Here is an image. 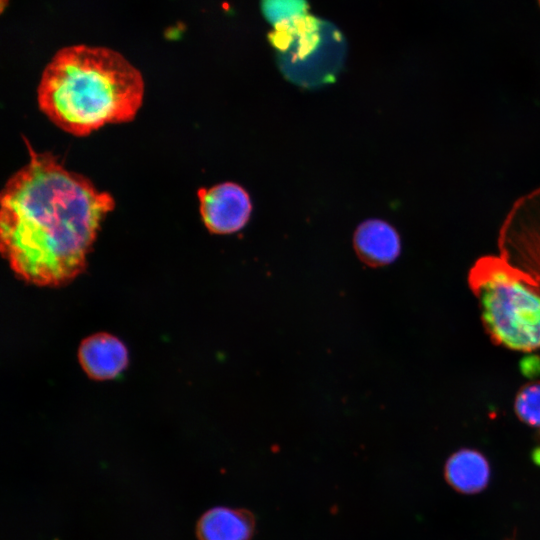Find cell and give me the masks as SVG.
<instances>
[{"instance_id":"9","label":"cell","mask_w":540,"mask_h":540,"mask_svg":"<svg viewBox=\"0 0 540 540\" xmlns=\"http://www.w3.org/2000/svg\"><path fill=\"white\" fill-rule=\"evenodd\" d=\"M448 482L458 491L474 493L482 490L488 483L490 469L486 458L474 450H461L454 453L446 465Z\"/></svg>"},{"instance_id":"2","label":"cell","mask_w":540,"mask_h":540,"mask_svg":"<svg viewBox=\"0 0 540 540\" xmlns=\"http://www.w3.org/2000/svg\"><path fill=\"white\" fill-rule=\"evenodd\" d=\"M143 95L142 74L122 54L83 44L57 51L37 90L40 110L75 136L89 135L106 124L131 121Z\"/></svg>"},{"instance_id":"10","label":"cell","mask_w":540,"mask_h":540,"mask_svg":"<svg viewBox=\"0 0 540 540\" xmlns=\"http://www.w3.org/2000/svg\"><path fill=\"white\" fill-rule=\"evenodd\" d=\"M265 18L277 27L291 23L308 14L306 0H262Z\"/></svg>"},{"instance_id":"11","label":"cell","mask_w":540,"mask_h":540,"mask_svg":"<svg viewBox=\"0 0 540 540\" xmlns=\"http://www.w3.org/2000/svg\"><path fill=\"white\" fill-rule=\"evenodd\" d=\"M514 408L522 421L540 428V382L522 387L515 398Z\"/></svg>"},{"instance_id":"5","label":"cell","mask_w":540,"mask_h":540,"mask_svg":"<svg viewBox=\"0 0 540 540\" xmlns=\"http://www.w3.org/2000/svg\"><path fill=\"white\" fill-rule=\"evenodd\" d=\"M204 225L213 234L235 233L248 223L252 202L239 184L224 182L197 192Z\"/></svg>"},{"instance_id":"6","label":"cell","mask_w":540,"mask_h":540,"mask_svg":"<svg viewBox=\"0 0 540 540\" xmlns=\"http://www.w3.org/2000/svg\"><path fill=\"white\" fill-rule=\"evenodd\" d=\"M78 360L94 380L116 378L128 365V350L114 335L101 332L85 338L78 349Z\"/></svg>"},{"instance_id":"1","label":"cell","mask_w":540,"mask_h":540,"mask_svg":"<svg viewBox=\"0 0 540 540\" xmlns=\"http://www.w3.org/2000/svg\"><path fill=\"white\" fill-rule=\"evenodd\" d=\"M29 162L1 192L0 248L15 275L58 287L80 275L113 197L28 145Z\"/></svg>"},{"instance_id":"4","label":"cell","mask_w":540,"mask_h":540,"mask_svg":"<svg viewBox=\"0 0 540 540\" xmlns=\"http://www.w3.org/2000/svg\"><path fill=\"white\" fill-rule=\"evenodd\" d=\"M498 249L540 282V187L513 203L499 229Z\"/></svg>"},{"instance_id":"3","label":"cell","mask_w":540,"mask_h":540,"mask_svg":"<svg viewBox=\"0 0 540 540\" xmlns=\"http://www.w3.org/2000/svg\"><path fill=\"white\" fill-rule=\"evenodd\" d=\"M468 283L490 338L505 348L540 349V282L502 255L478 259Z\"/></svg>"},{"instance_id":"8","label":"cell","mask_w":540,"mask_h":540,"mask_svg":"<svg viewBox=\"0 0 540 540\" xmlns=\"http://www.w3.org/2000/svg\"><path fill=\"white\" fill-rule=\"evenodd\" d=\"M255 532L254 515L246 509L215 507L199 519V540H251Z\"/></svg>"},{"instance_id":"7","label":"cell","mask_w":540,"mask_h":540,"mask_svg":"<svg viewBox=\"0 0 540 540\" xmlns=\"http://www.w3.org/2000/svg\"><path fill=\"white\" fill-rule=\"evenodd\" d=\"M353 245L358 257L374 267L392 263L401 251L398 232L381 219H368L360 223L354 232Z\"/></svg>"}]
</instances>
